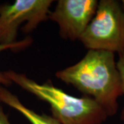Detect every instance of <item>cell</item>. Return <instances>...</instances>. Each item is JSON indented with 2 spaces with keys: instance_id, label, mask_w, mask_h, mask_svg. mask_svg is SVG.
<instances>
[{
  "instance_id": "6da1fadb",
  "label": "cell",
  "mask_w": 124,
  "mask_h": 124,
  "mask_svg": "<svg viewBox=\"0 0 124 124\" xmlns=\"http://www.w3.org/2000/svg\"><path fill=\"white\" fill-rule=\"evenodd\" d=\"M55 76L93 98L108 116L116 114L117 100L123 95V90L115 53L89 50L78 63L57 71Z\"/></svg>"
},
{
  "instance_id": "7a4b0ae2",
  "label": "cell",
  "mask_w": 124,
  "mask_h": 124,
  "mask_svg": "<svg viewBox=\"0 0 124 124\" xmlns=\"http://www.w3.org/2000/svg\"><path fill=\"white\" fill-rule=\"evenodd\" d=\"M6 77L26 92L48 103L53 117L60 124H102L108 116L93 98H79L68 94L52 84H40L25 74L9 70Z\"/></svg>"
},
{
  "instance_id": "3957f363",
  "label": "cell",
  "mask_w": 124,
  "mask_h": 124,
  "mask_svg": "<svg viewBox=\"0 0 124 124\" xmlns=\"http://www.w3.org/2000/svg\"><path fill=\"white\" fill-rule=\"evenodd\" d=\"M89 50L124 53V10L116 0H101L79 39Z\"/></svg>"
},
{
  "instance_id": "277c9868",
  "label": "cell",
  "mask_w": 124,
  "mask_h": 124,
  "mask_svg": "<svg viewBox=\"0 0 124 124\" xmlns=\"http://www.w3.org/2000/svg\"><path fill=\"white\" fill-rule=\"evenodd\" d=\"M52 0H17L0 5V44L17 42L19 28L30 33L48 19Z\"/></svg>"
},
{
  "instance_id": "5b68a950",
  "label": "cell",
  "mask_w": 124,
  "mask_h": 124,
  "mask_svg": "<svg viewBox=\"0 0 124 124\" xmlns=\"http://www.w3.org/2000/svg\"><path fill=\"white\" fill-rule=\"evenodd\" d=\"M97 0H59L48 19L59 25L62 38L79 39L97 9Z\"/></svg>"
},
{
  "instance_id": "8992f818",
  "label": "cell",
  "mask_w": 124,
  "mask_h": 124,
  "mask_svg": "<svg viewBox=\"0 0 124 124\" xmlns=\"http://www.w3.org/2000/svg\"><path fill=\"white\" fill-rule=\"evenodd\" d=\"M0 102L18 111L31 124H60L53 116L38 114L24 106L17 95L10 92L3 85H0Z\"/></svg>"
},
{
  "instance_id": "52a82bcc",
  "label": "cell",
  "mask_w": 124,
  "mask_h": 124,
  "mask_svg": "<svg viewBox=\"0 0 124 124\" xmlns=\"http://www.w3.org/2000/svg\"><path fill=\"white\" fill-rule=\"evenodd\" d=\"M33 40L30 37H26L23 39L17 41L14 44H0V52L6 50H10L12 51H20L24 50L28 47H29L32 44ZM13 84V83L8 79L4 74V72H0V85H3L5 87H8Z\"/></svg>"
},
{
  "instance_id": "ba28073f",
  "label": "cell",
  "mask_w": 124,
  "mask_h": 124,
  "mask_svg": "<svg viewBox=\"0 0 124 124\" xmlns=\"http://www.w3.org/2000/svg\"><path fill=\"white\" fill-rule=\"evenodd\" d=\"M116 66L119 72L122 84L123 94H124V53L119 54V59L116 62ZM121 119L124 121V106L121 113Z\"/></svg>"
},
{
  "instance_id": "9c48e42d",
  "label": "cell",
  "mask_w": 124,
  "mask_h": 124,
  "mask_svg": "<svg viewBox=\"0 0 124 124\" xmlns=\"http://www.w3.org/2000/svg\"><path fill=\"white\" fill-rule=\"evenodd\" d=\"M0 124H11L0 102Z\"/></svg>"
},
{
  "instance_id": "30bf717a",
  "label": "cell",
  "mask_w": 124,
  "mask_h": 124,
  "mask_svg": "<svg viewBox=\"0 0 124 124\" xmlns=\"http://www.w3.org/2000/svg\"><path fill=\"white\" fill-rule=\"evenodd\" d=\"M120 2H121V6H122V8H123V9H124V0H122V1H121Z\"/></svg>"
}]
</instances>
